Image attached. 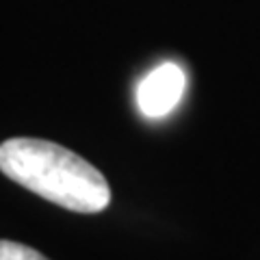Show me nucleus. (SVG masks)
<instances>
[{"label":"nucleus","instance_id":"nucleus-1","mask_svg":"<svg viewBox=\"0 0 260 260\" xmlns=\"http://www.w3.org/2000/svg\"><path fill=\"white\" fill-rule=\"evenodd\" d=\"M0 172L39 198L74 213H100L111 202L107 178L91 162L46 139L18 137L0 143Z\"/></svg>","mask_w":260,"mask_h":260},{"label":"nucleus","instance_id":"nucleus-3","mask_svg":"<svg viewBox=\"0 0 260 260\" xmlns=\"http://www.w3.org/2000/svg\"><path fill=\"white\" fill-rule=\"evenodd\" d=\"M0 260H48L37 249L15 241H0Z\"/></svg>","mask_w":260,"mask_h":260},{"label":"nucleus","instance_id":"nucleus-2","mask_svg":"<svg viewBox=\"0 0 260 260\" xmlns=\"http://www.w3.org/2000/svg\"><path fill=\"white\" fill-rule=\"evenodd\" d=\"M184 85H186L184 72L176 63H162L160 68L150 72L139 85L137 102H139L141 113L148 117L167 115L182 100Z\"/></svg>","mask_w":260,"mask_h":260}]
</instances>
